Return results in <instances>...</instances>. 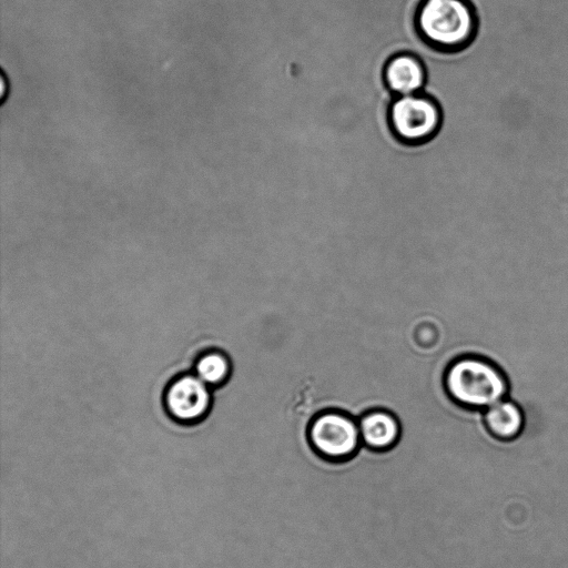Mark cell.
<instances>
[{"label": "cell", "mask_w": 568, "mask_h": 568, "mask_svg": "<svg viewBox=\"0 0 568 568\" xmlns=\"http://www.w3.org/2000/svg\"><path fill=\"white\" fill-rule=\"evenodd\" d=\"M444 385L455 403L473 409L484 410L508 395L504 373L490 361L475 355L453 361L445 372Z\"/></svg>", "instance_id": "1"}, {"label": "cell", "mask_w": 568, "mask_h": 568, "mask_svg": "<svg viewBox=\"0 0 568 568\" xmlns=\"http://www.w3.org/2000/svg\"><path fill=\"white\" fill-rule=\"evenodd\" d=\"M416 26L427 43L439 50H460L474 38L476 17L466 0H424Z\"/></svg>", "instance_id": "2"}, {"label": "cell", "mask_w": 568, "mask_h": 568, "mask_svg": "<svg viewBox=\"0 0 568 568\" xmlns=\"http://www.w3.org/2000/svg\"><path fill=\"white\" fill-rule=\"evenodd\" d=\"M307 437L321 457L333 462L349 459L362 445L357 419L336 409L315 415L308 424Z\"/></svg>", "instance_id": "3"}, {"label": "cell", "mask_w": 568, "mask_h": 568, "mask_svg": "<svg viewBox=\"0 0 568 568\" xmlns=\"http://www.w3.org/2000/svg\"><path fill=\"white\" fill-rule=\"evenodd\" d=\"M394 134L408 144H419L438 131L442 113L438 104L423 93L395 97L388 111Z\"/></svg>", "instance_id": "4"}, {"label": "cell", "mask_w": 568, "mask_h": 568, "mask_svg": "<svg viewBox=\"0 0 568 568\" xmlns=\"http://www.w3.org/2000/svg\"><path fill=\"white\" fill-rule=\"evenodd\" d=\"M210 392L196 375H183L169 386L165 405L170 415L181 423L200 420L210 406Z\"/></svg>", "instance_id": "5"}, {"label": "cell", "mask_w": 568, "mask_h": 568, "mask_svg": "<svg viewBox=\"0 0 568 568\" xmlns=\"http://www.w3.org/2000/svg\"><path fill=\"white\" fill-rule=\"evenodd\" d=\"M384 79L394 95L415 94L425 87L426 69L417 57L399 53L387 61Z\"/></svg>", "instance_id": "6"}, {"label": "cell", "mask_w": 568, "mask_h": 568, "mask_svg": "<svg viewBox=\"0 0 568 568\" xmlns=\"http://www.w3.org/2000/svg\"><path fill=\"white\" fill-rule=\"evenodd\" d=\"M362 444L373 450H387L400 437L398 418L386 409H371L358 418Z\"/></svg>", "instance_id": "7"}, {"label": "cell", "mask_w": 568, "mask_h": 568, "mask_svg": "<svg viewBox=\"0 0 568 568\" xmlns=\"http://www.w3.org/2000/svg\"><path fill=\"white\" fill-rule=\"evenodd\" d=\"M484 423L495 439L511 442L521 434L525 416L517 403L504 398L484 409Z\"/></svg>", "instance_id": "8"}, {"label": "cell", "mask_w": 568, "mask_h": 568, "mask_svg": "<svg viewBox=\"0 0 568 568\" xmlns=\"http://www.w3.org/2000/svg\"><path fill=\"white\" fill-rule=\"evenodd\" d=\"M196 376L207 385H220L231 375V361L222 352L213 351L203 354L195 365Z\"/></svg>", "instance_id": "9"}]
</instances>
